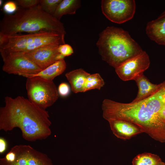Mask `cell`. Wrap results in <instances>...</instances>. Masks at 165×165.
I'll return each mask as SVG.
<instances>
[{"mask_svg": "<svg viewBox=\"0 0 165 165\" xmlns=\"http://www.w3.org/2000/svg\"><path fill=\"white\" fill-rule=\"evenodd\" d=\"M165 104V81L154 94L141 101L122 103L109 99L103 101V117L108 121L122 120L132 123L155 140L165 142V123L159 112Z\"/></svg>", "mask_w": 165, "mask_h": 165, "instance_id": "obj_1", "label": "cell"}, {"mask_svg": "<svg viewBox=\"0 0 165 165\" xmlns=\"http://www.w3.org/2000/svg\"><path fill=\"white\" fill-rule=\"evenodd\" d=\"M65 57L63 55L59 53L56 56L55 60L56 61L64 60Z\"/></svg>", "mask_w": 165, "mask_h": 165, "instance_id": "obj_27", "label": "cell"}, {"mask_svg": "<svg viewBox=\"0 0 165 165\" xmlns=\"http://www.w3.org/2000/svg\"><path fill=\"white\" fill-rule=\"evenodd\" d=\"M162 161L157 155L149 153L139 154L133 160V165H156Z\"/></svg>", "mask_w": 165, "mask_h": 165, "instance_id": "obj_18", "label": "cell"}, {"mask_svg": "<svg viewBox=\"0 0 165 165\" xmlns=\"http://www.w3.org/2000/svg\"><path fill=\"white\" fill-rule=\"evenodd\" d=\"M64 36L53 31L10 35L0 33V50L6 53L27 52L47 45L64 44Z\"/></svg>", "mask_w": 165, "mask_h": 165, "instance_id": "obj_5", "label": "cell"}, {"mask_svg": "<svg viewBox=\"0 0 165 165\" xmlns=\"http://www.w3.org/2000/svg\"><path fill=\"white\" fill-rule=\"evenodd\" d=\"M60 45H47L29 52L22 53L43 70L56 61L55 57L59 53L58 49Z\"/></svg>", "mask_w": 165, "mask_h": 165, "instance_id": "obj_11", "label": "cell"}, {"mask_svg": "<svg viewBox=\"0 0 165 165\" xmlns=\"http://www.w3.org/2000/svg\"><path fill=\"white\" fill-rule=\"evenodd\" d=\"M15 2L19 6L29 9L38 6L39 4L40 0H16Z\"/></svg>", "mask_w": 165, "mask_h": 165, "instance_id": "obj_21", "label": "cell"}, {"mask_svg": "<svg viewBox=\"0 0 165 165\" xmlns=\"http://www.w3.org/2000/svg\"><path fill=\"white\" fill-rule=\"evenodd\" d=\"M15 1H9L3 5V9L6 14H13L17 11L18 6Z\"/></svg>", "mask_w": 165, "mask_h": 165, "instance_id": "obj_22", "label": "cell"}, {"mask_svg": "<svg viewBox=\"0 0 165 165\" xmlns=\"http://www.w3.org/2000/svg\"><path fill=\"white\" fill-rule=\"evenodd\" d=\"M66 68V64L64 60L56 61L39 73L26 78L38 76L47 80H53L55 77L63 73Z\"/></svg>", "mask_w": 165, "mask_h": 165, "instance_id": "obj_16", "label": "cell"}, {"mask_svg": "<svg viewBox=\"0 0 165 165\" xmlns=\"http://www.w3.org/2000/svg\"><path fill=\"white\" fill-rule=\"evenodd\" d=\"M15 154L14 160L7 162L0 159V165H53L51 159L45 153L29 145H19L11 149Z\"/></svg>", "mask_w": 165, "mask_h": 165, "instance_id": "obj_9", "label": "cell"}, {"mask_svg": "<svg viewBox=\"0 0 165 165\" xmlns=\"http://www.w3.org/2000/svg\"><path fill=\"white\" fill-rule=\"evenodd\" d=\"M159 116L161 120L165 123V104L160 110L159 112Z\"/></svg>", "mask_w": 165, "mask_h": 165, "instance_id": "obj_26", "label": "cell"}, {"mask_svg": "<svg viewBox=\"0 0 165 165\" xmlns=\"http://www.w3.org/2000/svg\"><path fill=\"white\" fill-rule=\"evenodd\" d=\"M26 88L28 99L45 110L53 105L59 97L58 89L53 80L38 76L28 78Z\"/></svg>", "mask_w": 165, "mask_h": 165, "instance_id": "obj_6", "label": "cell"}, {"mask_svg": "<svg viewBox=\"0 0 165 165\" xmlns=\"http://www.w3.org/2000/svg\"><path fill=\"white\" fill-rule=\"evenodd\" d=\"M104 85V81L99 73L90 74L86 80L83 92L92 89L100 90Z\"/></svg>", "mask_w": 165, "mask_h": 165, "instance_id": "obj_19", "label": "cell"}, {"mask_svg": "<svg viewBox=\"0 0 165 165\" xmlns=\"http://www.w3.org/2000/svg\"><path fill=\"white\" fill-rule=\"evenodd\" d=\"M96 45L102 60L115 68L143 51L127 31L113 26L99 34Z\"/></svg>", "mask_w": 165, "mask_h": 165, "instance_id": "obj_4", "label": "cell"}, {"mask_svg": "<svg viewBox=\"0 0 165 165\" xmlns=\"http://www.w3.org/2000/svg\"><path fill=\"white\" fill-rule=\"evenodd\" d=\"M134 0H102V12L109 20L121 24L131 19L136 10Z\"/></svg>", "mask_w": 165, "mask_h": 165, "instance_id": "obj_8", "label": "cell"}, {"mask_svg": "<svg viewBox=\"0 0 165 165\" xmlns=\"http://www.w3.org/2000/svg\"><path fill=\"white\" fill-rule=\"evenodd\" d=\"M145 31L151 40L165 46V10L156 19L147 23Z\"/></svg>", "mask_w": 165, "mask_h": 165, "instance_id": "obj_13", "label": "cell"}, {"mask_svg": "<svg viewBox=\"0 0 165 165\" xmlns=\"http://www.w3.org/2000/svg\"><path fill=\"white\" fill-rule=\"evenodd\" d=\"M156 165H165V163L161 161V162L158 163Z\"/></svg>", "mask_w": 165, "mask_h": 165, "instance_id": "obj_28", "label": "cell"}, {"mask_svg": "<svg viewBox=\"0 0 165 165\" xmlns=\"http://www.w3.org/2000/svg\"><path fill=\"white\" fill-rule=\"evenodd\" d=\"M90 74L80 68L67 72L65 76L71 85L72 91L77 93L83 92L86 80Z\"/></svg>", "mask_w": 165, "mask_h": 165, "instance_id": "obj_15", "label": "cell"}, {"mask_svg": "<svg viewBox=\"0 0 165 165\" xmlns=\"http://www.w3.org/2000/svg\"><path fill=\"white\" fill-rule=\"evenodd\" d=\"M81 5L79 0H62L59 5L53 16L60 20L63 15L75 14Z\"/></svg>", "mask_w": 165, "mask_h": 165, "instance_id": "obj_17", "label": "cell"}, {"mask_svg": "<svg viewBox=\"0 0 165 165\" xmlns=\"http://www.w3.org/2000/svg\"><path fill=\"white\" fill-rule=\"evenodd\" d=\"M58 91L59 95L62 97L68 96L70 92V87L66 82H62L59 86Z\"/></svg>", "mask_w": 165, "mask_h": 165, "instance_id": "obj_24", "label": "cell"}, {"mask_svg": "<svg viewBox=\"0 0 165 165\" xmlns=\"http://www.w3.org/2000/svg\"><path fill=\"white\" fill-rule=\"evenodd\" d=\"M3 3V1L2 0H0V6H1Z\"/></svg>", "mask_w": 165, "mask_h": 165, "instance_id": "obj_29", "label": "cell"}, {"mask_svg": "<svg viewBox=\"0 0 165 165\" xmlns=\"http://www.w3.org/2000/svg\"><path fill=\"white\" fill-rule=\"evenodd\" d=\"M58 50L59 52L65 57L71 55L74 52L72 47L67 44L64 43L60 45Z\"/></svg>", "mask_w": 165, "mask_h": 165, "instance_id": "obj_23", "label": "cell"}, {"mask_svg": "<svg viewBox=\"0 0 165 165\" xmlns=\"http://www.w3.org/2000/svg\"><path fill=\"white\" fill-rule=\"evenodd\" d=\"M44 31L55 32L64 36L66 34L63 24L43 10L39 4L29 9L19 6L14 13L5 14L0 21V33L5 35Z\"/></svg>", "mask_w": 165, "mask_h": 165, "instance_id": "obj_3", "label": "cell"}, {"mask_svg": "<svg viewBox=\"0 0 165 165\" xmlns=\"http://www.w3.org/2000/svg\"><path fill=\"white\" fill-rule=\"evenodd\" d=\"M150 61L147 53L143 51L115 68V71L122 80H134L149 67Z\"/></svg>", "mask_w": 165, "mask_h": 165, "instance_id": "obj_10", "label": "cell"}, {"mask_svg": "<svg viewBox=\"0 0 165 165\" xmlns=\"http://www.w3.org/2000/svg\"><path fill=\"white\" fill-rule=\"evenodd\" d=\"M62 0H40L39 4L42 9L49 14L53 15Z\"/></svg>", "mask_w": 165, "mask_h": 165, "instance_id": "obj_20", "label": "cell"}, {"mask_svg": "<svg viewBox=\"0 0 165 165\" xmlns=\"http://www.w3.org/2000/svg\"><path fill=\"white\" fill-rule=\"evenodd\" d=\"M108 121L113 134L119 138L124 140L128 139L143 133L138 127L127 121L111 119Z\"/></svg>", "mask_w": 165, "mask_h": 165, "instance_id": "obj_12", "label": "cell"}, {"mask_svg": "<svg viewBox=\"0 0 165 165\" xmlns=\"http://www.w3.org/2000/svg\"><path fill=\"white\" fill-rule=\"evenodd\" d=\"M138 88V92L136 98L132 101L136 102L143 100L156 92L161 86L162 82L159 84L151 82L142 74L135 80Z\"/></svg>", "mask_w": 165, "mask_h": 165, "instance_id": "obj_14", "label": "cell"}, {"mask_svg": "<svg viewBox=\"0 0 165 165\" xmlns=\"http://www.w3.org/2000/svg\"><path fill=\"white\" fill-rule=\"evenodd\" d=\"M0 52L3 61L2 69L7 73L27 77L42 70L23 53Z\"/></svg>", "mask_w": 165, "mask_h": 165, "instance_id": "obj_7", "label": "cell"}, {"mask_svg": "<svg viewBox=\"0 0 165 165\" xmlns=\"http://www.w3.org/2000/svg\"><path fill=\"white\" fill-rule=\"evenodd\" d=\"M7 144L5 139L2 137L0 138V153L4 152L7 148Z\"/></svg>", "mask_w": 165, "mask_h": 165, "instance_id": "obj_25", "label": "cell"}, {"mask_svg": "<svg viewBox=\"0 0 165 165\" xmlns=\"http://www.w3.org/2000/svg\"><path fill=\"white\" fill-rule=\"evenodd\" d=\"M0 108V130L7 132L19 128L29 141L45 139L51 134L48 112L21 96L5 97Z\"/></svg>", "mask_w": 165, "mask_h": 165, "instance_id": "obj_2", "label": "cell"}]
</instances>
